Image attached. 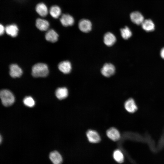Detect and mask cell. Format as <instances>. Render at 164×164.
Wrapping results in <instances>:
<instances>
[{"label":"cell","instance_id":"cell-19","mask_svg":"<svg viewBox=\"0 0 164 164\" xmlns=\"http://www.w3.org/2000/svg\"><path fill=\"white\" fill-rule=\"evenodd\" d=\"M141 25L143 29L147 32L152 31L155 29V24L150 19L144 20Z\"/></svg>","mask_w":164,"mask_h":164},{"label":"cell","instance_id":"cell-15","mask_svg":"<svg viewBox=\"0 0 164 164\" xmlns=\"http://www.w3.org/2000/svg\"><path fill=\"white\" fill-rule=\"evenodd\" d=\"M18 28L15 24L7 25L5 27V31L6 33L12 37H15L18 35Z\"/></svg>","mask_w":164,"mask_h":164},{"label":"cell","instance_id":"cell-25","mask_svg":"<svg viewBox=\"0 0 164 164\" xmlns=\"http://www.w3.org/2000/svg\"><path fill=\"white\" fill-rule=\"evenodd\" d=\"M160 56L161 57L164 59V47L160 51Z\"/></svg>","mask_w":164,"mask_h":164},{"label":"cell","instance_id":"cell-22","mask_svg":"<svg viewBox=\"0 0 164 164\" xmlns=\"http://www.w3.org/2000/svg\"><path fill=\"white\" fill-rule=\"evenodd\" d=\"M121 36L123 39H127L132 36V33L130 29L127 26L120 29Z\"/></svg>","mask_w":164,"mask_h":164},{"label":"cell","instance_id":"cell-17","mask_svg":"<svg viewBox=\"0 0 164 164\" xmlns=\"http://www.w3.org/2000/svg\"><path fill=\"white\" fill-rule=\"evenodd\" d=\"M124 107L126 110L131 113L135 112L137 109L135 102L132 98L129 99L125 101Z\"/></svg>","mask_w":164,"mask_h":164},{"label":"cell","instance_id":"cell-5","mask_svg":"<svg viewBox=\"0 0 164 164\" xmlns=\"http://www.w3.org/2000/svg\"><path fill=\"white\" fill-rule=\"evenodd\" d=\"M35 10L39 15L43 18L46 17L49 12L47 5L43 2L37 3L35 7Z\"/></svg>","mask_w":164,"mask_h":164},{"label":"cell","instance_id":"cell-26","mask_svg":"<svg viewBox=\"0 0 164 164\" xmlns=\"http://www.w3.org/2000/svg\"><path fill=\"white\" fill-rule=\"evenodd\" d=\"M2 139V138L1 136H0V143H1Z\"/></svg>","mask_w":164,"mask_h":164},{"label":"cell","instance_id":"cell-21","mask_svg":"<svg viewBox=\"0 0 164 164\" xmlns=\"http://www.w3.org/2000/svg\"><path fill=\"white\" fill-rule=\"evenodd\" d=\"M113 157L114 160L119 163H122L124 160V156L122 152L119 149H116L113 153Z\"/></svg>","mask_w":164,"mask_h":164},{"label":"cell","instance_id":"cell-9","mask_svg":"<svg viewBox=\"0 0 164 164\" xmlns=\"http://www.w3.org/2000/svg\"><path fill=\"white\" fill-rule=\"evenodd\" d=\"M36 27L41 31H46L48 30L50 26L49 22L47 20L41 18H37L35 21Z\"/></svg>","mask_w":164,"mask_h":164},{"label":"cell","instance_id":"cell-23","mask_svg":"<svg viewBox=\"0 0 164 164\" xmlns=\"http://www.w3.org/2000/svg\"><path fill=\"white\" fill-rule=\"evenodd\" d=\"M24 104L28 107H32L35 105V101L34 99L30 96H26L23 100Z\"/></svg>","mask_w":164,"mask_h":164},{"label":"cell","instance_id":"cell-24","mask_svg":"<svg viewBox=\"0 0 164 164\" xmlns=\"http://www.w3.org/2000/svg\"><path fill=\"white\" fill-rule=\"evenodd\" d=\"M5 31V27L2 24H0V35H2L4 33Z\"/></svg>","mask_w":164,"mask_h":164},{"label":"cell","instance_id":"cell-20","mask_svg":"<svg viewBox=\"0 0 164 164\" xmlns=\"http://www.w3.org/2000/svg\"><path fill=\"white\" fill-rule=\"evenodd\" d=\"M68 91L67 88L65 87L58 88L55 92L56 97L60 100L65 99L68 96Z\"/></svg>","mask_w":164,"mask_h":164},{"label":"cell","instance_id":"cell-7","mask_svg":"<svg viewBox=\"0 0 164 164\" xmlns=\"http://www.w3.org/2000/svg\"><path fill=\"white\" fill-rule=\"evenodd\" d=\"M88 141L91 143H97L101 141V137L98 133L96 131L90 129L86 133Z\"/></svg>","mask_w":164,"mask_h":164},{"label":"cell","instance_id":"cell-3","mask_svg":"<svg viewBox=\"0 0 164 164\" xmlns=\"http://www.w3.org/2000/svg\"><path fill=\"white\" fill-rule=\"evenodd\" d=\"M59 20L62 25L64 27L72 26L75 22L73 17L68 13L62 14L60 17Z\"/></svg>","mask_w":164,"mask_h":164},{"label":"cell","instance_id":"cell-14","mask_svg":"<svg viewBox=\"0 0 164 164\" xmlns=\"http://www.w3.org/2000/svg\"><path fill=\"white\" fill-rule=\"evenodd\" d=\"M116 41L114 35L110 32L106 33L104 36V42L107 46H111L114 45Z\"/></svg>","mask_w":164,"mask_h":164},{"label":"cell","instance_id":"cell-2","mask_svg":"<svg viewBox=\"0 0 164 164\" xmlns=\"http://www.w3.org/2000/svg\"><path fill=\"white\" fill-rule=\"evenodd\" d=\"M0 96L2 102L5 106H10L14 102L15 97L13 94L9 90L4 89L1 90Z\"/></svg>","mask_w":164,"mask_h":164},{"label":"cell","instance_id":"cell-1","mask_svg":"<svg viewBox=\"0 0 164 164\" xmlns=\"http://www.w3.org/2000/svg\"><path fill=\"white\" fill-rule=\"evenodd\" d=\"M49 70L47 65L43 63L35 64L32 68V74L34 77H44L47 76Z\"/></svg>","mask_w":164,"mask_h":164},{"label":"cell","instance_id":"cell-16","mask_svg":"<svg viewBox=\"0 0 164 164\" xmlns=\"http://www.w3.org/2000/svg\"><path fill=\"white\" fill-rule=\"evenodd\" d=\"M59 70L64 74L69 73L71 70V65L68 61H64L60 62L58 65Z\"/></svg>","mask_w":164,"mask_h":164},{"label":"cell","instance_id":"cell-18","mask_svg":"<svg viewBox=\"0 0 164 164\" xmlns=\"http://www.w3.org/2000/svg\"><path fill=\"white\" fill-rule=\"evenodd\" d=\"M58 35L57 32L53 29H50L46 32L45 36L46 39L48 41L54 43L57 41Z\"/></svg>","mask_w":164,"mask_h":164},{"label":"cell","instance_id":"cell-8","mask_svg":"<svg viewBox=\"0 0 164 164\" xmlns=\"http://www.w3.org/2000/svg\"><path fill=\"white\" fill-rule=\"evenodd\" d=\"M130 17L132 22L138 25H141L144 20L142 15L137 11L132 12L130 14Z\"/></svg>","mask_w":164,"mask_h":164},{"label":"cell","instance_id":"cell-6","mask_svg":"<svg viewBox=\"0 0 164 164\" xmlns=\"http://www.w3.org/2000/svg\"><path fill=\"white\" fill-rule=\"evenodd\" d=\"M115 72L114 66L111 63H106L101 69L102 74L106 77H109L114 74Z\"/></svg>","mask_w":164,"mask_h":164},{"label":"cell","instance_id":"cell-13","mask_svg":"<svg viewBox=\"0 0 164 164\" xmlns=\"http://www.w3.org/2000/svg\"><path fill=\"white\" fill-rule=\"evenodd\" d=\"M49 156L53 164H61L63 162V159L61 155L56 151L51 152Z\"/></svg>","mask_w":164,"mask_h":164},{"label":"cell","instance_id":"cell-12","mask_svg":"<svg viewBox=\"0 0 164 164\" xmlns=\"http://www.w3.org/2000/svg\"><path fill=\"white\" fill-rule=\"evenodd\" d=\"M9 69V74L12 77H19L22 73V69L17 64H11L10 66Z\"/></svg>","mask_w":164,"mask_h":164},{"label":"cell","instance_id":"cell-4","mask_svg":"<svg viewBox=\"0 0 164 164\" xmlns=\"http://www.w3.org/2000/svg\"><path fill=\"white\" fill-rule=\"evenodd\" d=\"M79 29L81 32L87 33L90 32L92 28V23L90 20L86 19H80L78 23Z\"/></svg>","mask_w":164,"mask_h":164},{"label":"cell","instance_id":"cell-11","mask_svg":"<svg viewBox=\"0 0 164 164\" xmlns=\"http://www.w3.org/2000/svg\"><path fill=\"white\" fill-rule=\"evenodd\" d=\"M62 10L59 6L56 5H52L50 8L49 13L53 19H57L60 17L62 14Z\"/></svg>","mask_w":164,"mask_h":164},{"label":"cell","instance_id":"cell-10","mask_svg":"<svg viewBox=\"0 0 164 164\" xmlns=\"http://www.w3.org/2000/svg\"><path fill=\"white\" fill-rule=\"evenodd\" d=\"M106 134L109 139L114 141L118 140L120 138V134L119 131L114 127H111L108 129Z\"/></svg>","mask_w":164,"mask_h":164}]
</instances>
